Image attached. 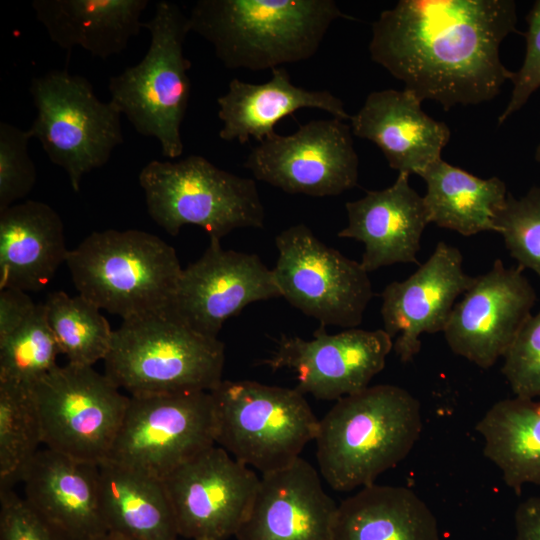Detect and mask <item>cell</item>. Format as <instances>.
Returning <instances> with one entry per match:
<instances>
[{
  "label": "cell",
  "mask_w": 540,
  "mask_h": 540,
  "mask_svg": "<svg viewBox=\"0 0 540 540\" xmlns=\"http://www.w3.org/2000/svg\"><path fill=\"white\" fill-rule=\"evenodd\" d=\"M281 297L269 269L256 254L223 249L210 239L203 255L181 272L167 310L193 330L213 338L247 305Z\"/></svg>",
  "instance_id": "cell-16"
},
{
  "label": "cell",
  "mask_w": 540,
  "mask_h": 540,
  "mask_svg": "<svg viewBox=\"0 0 540 540\" xmlns=\"http://www.w3.org/2000/svg\"><path fill=\"white\" fill-rule=\"evenodd\" d=\"M147 212L168 234L197 225L221 240L240 228H263L265 210L255 180L218 168L200 155L152 160L139 172Z\"/></svg>",
  "instance_id": "cell-7"
},
{
  "label": "cell",
  "mask_w": 540,
  "mask_h": 540,
  "mask_svg": "<svg viewBox=\"0 0 540 540\" xmlns=\"http://www.w3.org/2000/svg\"><path fill=\"white\" fill-rule=\"evenodd\" d=\"M422 427L420 402L402 387L380 384L342 397L319 420L320 474L336 491L372 485L408 456Z\"/></svg>",
  "instance_id": "cell-2"
},
{
  "label": "cell",
  "mask_w": 540,
  "mask_h": 540,
  "mask_svg": "<svg viewBox=\"0 0 540 540\" xmlns=\"http://www.w3.org/2000/svg\"><path fill=\"white\" fill-rule=\"evenodd\" d=\"M409 176L399 173L391 186L366 191L345 204L348 224L338 237L364 244L360 263L368 273L396 263L419 264L417 254L429 220L423 197L411 187Z\"/></svg>",
  "instance_id": "cell-20"
},
{
  "label": "cell",
  "mask_w": 540,
  "mask_h": 540,
  "mask_svg": "<svg viewBox=\"0 0 540 540\" xmlns=\"http://www.w3.org/2000/svg\"><path fill=\"white\" fill-rule=\"evenodd\" d=\"M66 264L79 295L123 320L167 311L183 270L172 246L136 229L93 232Z\"/></svg>",
  "instance_id": "cell-4"
},
{
  "label": "cell",
  "mask_w": 540,
  "mask_h": 540,
  "mask_svg": "<svg viewBox=\"0 0 540 540\" xmlns=\"http://www.w3.org/2000/svg\"><path fill=\"white\" fill-rule=\"evenodd\" d=\"M48 323L67 363L93 366L108 354L113 331L100 309L82 297L55 291L44 302Z\"/></svg>",
  "instance_id": "cell-31"
},
{
  "label": "cell",
  "mask_w": 540,
  "mask_h": 540,
  "mask_svg": "<svg viewBox=\"0 0 540 540\" xmlns=\"http://www.w3.org/2000/svg\"><path fill=\"white\" fill-rule=\"evenodd\" d=\"M43 445L99 465L111 450L129 396L93 366L57 365L32 386Z\"/></svg>",
  "instance_id": "cell-11"
},
{
  "label": "cell",
  "mask_w": 540,
  "mask_h": 540,
  "mask_svg": "<svg viewBox=\"0 0 540 540\" xmlns=\"http://www.w3.org/2000/svg\"><path fill=\"white\" fill-rule=\"evenodd\" d=\"M29 91L36 108L32 138L78 192L83 176L103 167L124 142L122 114L111 101L99 100L85 77L67 70L34 77Z\"/></svg>",
  "instance_id": "cell-9"
},
{
  "label": "cell",
  "mask_w": 540,
  "mask_h": 540,
  "mask_svg": "<svg viewBox=\"0 0 540 540\" xmlns=\"http://www.w3.org/2000/svg\"><path fill=\"white\" fill-rule=\"evenodd\" d=\"M421 103L406 89L373 91L351 116L352 133L374 143L392 169L420 176L441 158L451 135L446 123L426 114Z\"/></svg>",
  "instance_id": "cell-22"
},
{
  "label": "cell",
  "mask_w": 540,
  "mask_h": 540,
  "mask_svg": "<svg viewBox=\"0 0 540 540\" xmlns=\"http://www.w3.org/2000/svg\"><path fill=\"white\" fill-rule=\"evenodd\" d=\"M36 303L27 292L0 290V338L19 327L34 311Z\"/></svg>",
  "instance_id": "cell-38"
},
{
  "label": "cell",
  "mask_w": 540,
  "mask_h": 540,
  "mask_svg": "<svg viewBox=\"0 0 540 540\" xmlns=\"http://www.w3.org/2000/svg\"><path fill=\"white\" fill-rule=\"evenodd\" d=\"M476 431L484 456L508 488L520 495L525 484L540 485V399H502L477 422Z\"/></svg>",
  "instance_id": "cell-29"
},
{
  "label": "cell",
  "mask_w": 540,
  "mask_h": 540,
  "mask_svg": "<svg viewBox=\"0 0 540 540\" xmlns=\"http://www.w3.org/2000/svg\"><path fill=\"white\" fill-rule=\"evenodd\" d=\"M61 354L44 303L15 330L0 338V381L33 386L58 364Z\"/></svg>",
  "instance_id": "cell-32"
},
{
  "label": "cell",
  "mask_w": 540,
  "mask_h": 540,
  "mask_svg": "<svg viewBox=\"0 0 540 540\" xmlns=\"http://www.w3.org/2000/svg\"><path fill=\"white\" fill-rule=\"evenodd\" d=\"M535 160L540 163V143L538 144L535 150Z\"/></svg>",
  "instance_id": "cell-41"
},
{
  "label": "cell",
  "mask_w": 540,
  "mask_h": 540,
  "mask_svg": "<svg viewBox=\"0 0 540 540\" xmlns=\"http://www.w3.org/2000/svg\"><path fill=\"white\" fill-rule=\"evenodd\" d=\"M224 344L167 311L123 320L104 374L128 396L210 392L222 381Z\"/></svg>",
  "instance_id": "cell-5"
},
{
  "label": "cell",
  "mask_w": 540,
  "mask_h": 540,
  "mask_svg": "<svg viewBox=\"0 0 540 540\" xmlns=\"http://www.w3.org/2000/svg\"><path fill=\"white\" fill-rule=\"evenodd\" d=\"M178 540H185V539H181V538H179Z\"/></svg>",
  "instance_id": "cell-42"
},
{
  "label": "cell",
  "mask_w": 540,
  "mask_h": 540,
  "mask_svg": "<svg viewBox=\"0 0 540 540\" xmlns=\"http://www.w3.org/2000/svg\"><path fill=\"white\" fill-rule=\"evenodd\" d=\"M536 292L517 267L500 259L474 277L455 304L443 332L451 351L488 369L503 358L520 329L532 315Z\"/></svg>",
  "instance_id": "cell-15"
},
{
  "label": "cell",
  "mask_w": 540,
  "mask_h": 540,
  "mask_svg": "<svg viewBox=\"0 0 540 540\" xmlns=\"http://www.w3.org/2000/svg\"><path fill=\"white\" fill-rule=\"evenodd\" d=\"M99 501L107 532L134 540H178L163 481L107 461L98 465Z\"/></svg>",
  "instance_id": "cell-27"
},
{
  "label": "cell",
  "mask_w": 540,
  "mask_h": 540,
  "mask_svg": "<svg viewBox=\"0 0 540 540\" xmlns=\"http://www.w3.org/2000/svg\"><path fill=\"white\" fill-rule=\"evenodd\" d=\"M503 359L501 371L514 395L540 398V310L527 319Z\"/></svg>",
  "instance_id": "cell-35"
},
{
  "label": "cell",
  "mask_w": 540,
  "mask_h": 540,
  "mask_svg": "<svg viewBox=\"0 0 540 540\" xmlns=\"http://www.w3.org/2000/svg\"><path fill=\"white\" fill-rule=\"evenodd\" d=\"M332 540H439V531L413 490L374 483L338 505Z\"/></svg>",
  "instance_id": "cell-26"
},
{
  "label": "cell",
  "mask_w": 540,
  "mask_h": 540,
  "mask_svg": "<svg viewBox=\"0 0 540 540\" xmlns=\"http://www.w3.org/2000/svg\"><path fill=\"white\" fill-rule=\"evenodd\" d=\"M526 51L522 66L514 72L513 90L510 100L498 118L503 124L512 114L519 111L531 95L540 88V0L532 5L526 16Z\"/></svg>",
  "instance_id": "cell-36"
},
{
  "label": "cell",
  "mask_w": 540,
  "mask_h": 540,
  "mask_svg": "<svg viewBox=\"0 0 540 540\" xmlns=\"http://www.w3.org/2000/svg\"><path fill=\"white\" fill-rule=\"evenodd\" d=\"M515 540H540V496L522 501L515 511Z\"/></svg>",
  "instance_id": "cell-39"
},
{
  "label": "cell",
  "mask_w": 540,
  "mask_h": 540,
  "mask_svg": "<svg viewBox=\"0 0 540 540\" xmlns=\"http://www.w3.org/2000/svg\"><path fill=\"white\" fill-rule=\"evenodd\" d=\"M210 392L216 444L262 474L290 465L316 438L319 420L296 388L222 380Z\"/></svg>",
  "instance_id": "cell-8"
},
{
  "label": "cell",
  "mask_w": 540,
  "mask_h": 540,
  "mask_svg": "<svg viewBox=\"0 0 540 540\" xmlns=\"http://www.w3.org/2000/svg\"><path fill=\"white\" fill-rule=\"evenodd\" d=\"M43 444L31 386L0 381V490L14 489Z\"/></svg>",
  "instance_id": "cell-30"
},
{
  "label": "cell",
  "mask_w": 540,
  "mask_h": 540,
  "mask_svg": "<svg viewBox=\"0 0 540 540\" xmlns=\"http://www.w3.org/2000/svg\"><path fill=\"white\" fill-rule=\"evenodd\" d=\"M352 134L343 120H311L290 135L276 134L253 147L244 167L256 180L289 194L337 196L358 184Z\"/></svg>",
  "instance_id": "cell-13"
},
{
  "label": "cell",
  "mask_w": 540,
  "mask_h": 540,
  "mask_svg": "<svg viewBox=\"0 0 540 540\" xmlns=\"http://www.w3.org/2000/svg\"><path fill=\"white\" fill-rule=\"evenodd\" d=\"M94 540H134V539H130V538L118 535V534L106 532L105 534L97 537Z\"/></svg>",
  "instance_id": "cell-40"
},
{
  "label": "cell",
  "mask_w": 540,
  "mask_h": 540,
  "mask_svg": "<svg viewBox=\"0 0 540 540\" xmlns=\"http://www.w3.org/2000/svg\"><path fill=\"white\" fill-rule=\"evenodd\" d=\"M32 135L10 123H0V211L16 204L34 188L36 166L29 155Z\"/></svg>",
  "instance_id": "cell-34"
},
{
  "label": "cell",
  "mask_w": 540,
  "mask_h": 540,
  "mask_svg": "<svg viewBox=\"0 0 540 540\" xmlns=\"http://www.w3.org/2000/svg\"><path fill=\"white\" fill-rule=\"evenodd\" d=\"M260 478L220 446H211L164 480L185 540H227L245 520Z\"/></svg>",
  "instance_id": "cell-14"
},
{
  "label": "cell",
  "mask_w": 540,
  "mask_h": 540,
  "mask_svg": "<svg viewBox=\"0 0 540 540\" xmlns=\"http://www.w3.org/2000/svg\"><path fill=\"white\" fill-rule=\"evenodd\" d=\"M474 277L463 269L457 247L440 241L431 256L403 281L388 284L381 293L385 332L393 339L400 361H411L420 351V336L443 333L456 299Z\"/></svg>",
  "instance_id": "cell-18"
},
{
  "label": "cell",
  "mask_w": 540,
  "mask_h": 540,
  "mask_svg": "<svg viewBox=\"0 0 540 540\" xmlns=\"http://www.w3.org/2000/svg\"><path fill=\"white\" fill-rule=\"evenodd\" d=\"M420 177L427 187L423 200L429 223L463 236L496 232L494 219L508 195L500 178L476 177L442 158Z\"/></svg>",
  "instance_id": "cell-28"
},
{
  "label": "cell",
  "mask_w": 540,
  "mask_h": 540,
  "mask_svg": "<svg viewBox=\"0 0 540 540\" xmlns=\"http://www.w3.org/2000/svg\"><path fill=\"white\" fill-rule=\"evenodd\" d=\"M143 28L151 35L149 48L138 64L109 79L110 101L137 133L156 138L162 155L173 159L184 151L181 125L191 90V62L184 56L188 16L162 0Z\"/></svg>",
  "instance_id": "cell-6"
},
{
  "label": "cell",
  "mask_w": 540,
  "mask_h": 540,
  "mask_svg": "<svg viewBox=\"0 0 540 540\" xmlns=\"http://www.w3.org/2000/svg\"><path fill=\"white\" fill-rule=\"evenodd\" d=\"M338 505L323 489L316 469L299 457L262 474L237 540H332Z\"/></svg>",
  "instance_id": "cell-19"
},
{
  "label": "cell",
  "mask_w": 540,
  "mask_h": 540,
  "mask_svg": "<svg viewBox=\"0 0 540 540\" xmlns=\"http://www.w3.org/2000/svg\"><path fill=\"white\" fill-rule=\"evenodd\" d=\"M148 0H35L31 6L52 42L103 60L122 53L143 28Z\"/></svg>",
  "instance_id": "cell-25"
},
{
  "label": "cell",
  "mask_w": 540,
  "mask_h": 540,
  "mask_svg": "<svg viewBox=\"0 0 540 540\" xmlns=\"http://www.w3.org/2000/svg\"><path fill=\"white\" fill-rule=\"evenodd\" d=\"M344 14L334 0H198L188 16L228 69H274L313 57Z\"/></svg>",
  "instance_id": "cell-3"
},
{
  "label": "cell",
  "mask_w": 540,
  "mask_h": 540,
  "mask_svg": "<svg viewBox=\"0 0 540 540\" xmlns=\"http://www.w3.org/2000/svg\"><path fill=\"white\" fill-rule=\"evenodd\" d=\"M494 224L518 266L540 278V187H532L519 199L508 194Z\"/></svg>",
  "instance_id": "cell-33"
},
{
  "label": "cell",
  "mask_w": 540,
  "mask_h": 540,
  "mask_svg": "<svg viewBox=\"0 0 540 540\" xmlns=\"http://www.w3.org/2000/svg\"><path fill=\"white\" fill-rule=\"evenodd\" d=\"M275 282L292 306L320 325L356 328L373 297L368 272L320 241L303 223L275 238Z\"/></svg>",
  "instance_id": "cell-12"
},
{
  "label": "cell",
  "mask_w": 540,
  "mask_h": 540,
  "mask_svg": "<svg viewBox=\"0 0 540 540\" xmlns=\"http://www.w3.org/2000/svg\"><path fill=\"white\" fill-rule=\"evenodd\" d=\"M68 253L61 217L48 204L27 200L0 211V290L43 289Z\"/></svg>",
  "instance_id": "cell-24"
},
{
  "label": "cell",
  "mask_w": 540,
  "mask_h": 540,
  "mask_svg": "<svg viewBox=\"0 0 540 540\" xmlns=\"http://www.w3.org/2000/svg\"><path fill=\"white\" fill-rule=\"evenodd\" d=\"M21 482L28 505L67 540H94L107 532L99 501L98 465L44 447Z\"/></svg>",
  "instance_id": "cell-21"
},
{
  "label": "cell",
  "mask_w": 540,
  "mask_h": 540,
  "mask_svg": "<svg viewBox=\"0 0 540 540\" xmlns=\"http://www.w3.org/2000/svg\"><path fill=\"white\" fill-rule=\"evenodd\" d=\"M513 0H400L372 24L371 59L444 110L492 100L513 79L500 59Z\"/></svg>",
  "instance_id": "cell-1"
},
{
  "label": "cell",
  "mask_w": 540,
  "mask_h": 540,
  "mask_svg": "<svg viewBox=\"0 0 540 540\" xmlns=\"http://www.w3.org/2000/svg\"><path fill=\"white\" fill-rule=\"evenodd\" d=\"M392 349V338L384 329L350 328L328 334L320 325L310 340L282 335L271 357L262 364L272 371L293 369L299 392L337 401L367 388L384 369Z\"/></svg>",
  "instance_id": "cell-17"
},
{
  "label": "cell",
  "mask_w": 540,
  "mask_h": 540,
  "mask_svg": "<svg viewBox=\"0 0 540 540\" xmlns=\"http://www.w3.org/2000/svg\"><path fill=\"white\" fill-rule=\"evenodd\" d=\"M211 392L129 396L105 461L163 481L176 468L216 445Z\"/></svg>",
  "instance_id": "cell-10"
},
{
  "label": "cell",
  "mask_w": 540,
  "mask_h": 540,
  "mask_svg": "<svg viewBox=\"0 0 540 540\" xmlns=\"http://www.w3.org/2000/svg\"><path fill=\"white\" fill-rule=\"evenodd\" d=\"M0 540H67L14 489L0 490Z\"/></svg>",
  "instance_id": "cell-37"
},
{
  "label": "cell",
  "mask_w": 540,
  "mask_h": 540,
  "mask_svg": "<svg viewBox=\"0 0 540 540\" xmlns=\"http://www.w3.org/2000/svg\"><path fill=\"white\" fill-rule=\"evenodd\" d=\"M218 117L223 126L219 137L244 144L250 138L259 143L274 137V126L304 108L323 110L340 120H350L343 101L328 90H308L292 83L284 67L271 70L270 80L248 83L234 78L225 94L218 97Z\"/></svg>",
  "instance_id": "cell-23"
}]
</instances>
